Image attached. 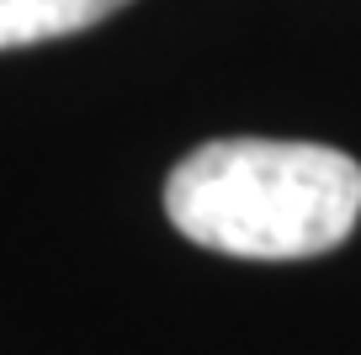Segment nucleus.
Returning <instances> with one entry per match:
<instances>
[{"label": "nucleus", "instance_id": "nucleus-2", "mask_svg": "<svg viewBox=\"0 0 361 355\" xmlns=\"http://www.w3.org/2000/svg\"><path fill=\"white\" fill-rule=\"evenodd\" d=\"M128 0H0V48H27L106 22Z\"/></svg>", "mask_w": 361, "mask_h": 355}, {"label": "nucleus", "instance_id": "nucleus-1", "mask_svg": "<svg viewBox=\"0 0 361 355\" xmlns=\"http://www.w3.org/2000/svg\"><path fill=\"white\" fill-rule=\"evenodd\" d=\"M165 212L192 244L239 260H308L361 218V165L324 144L218 138L165 180Z\"/></svg>", "mask_w": 361, "mask_h": 355}]
</instances>
